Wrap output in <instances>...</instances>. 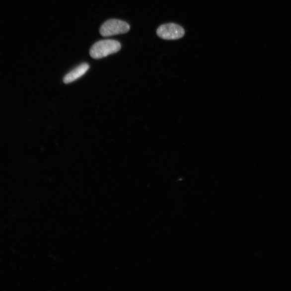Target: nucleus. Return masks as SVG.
<instances>
[{"label":"nucleus","instance_id":"7ed1b4c3","mask_svg":"<svg viewBox=\"0 0 291 291\" xmlns=\"http://www.w3.org/2000/svg\"><path fill=\"white\" fill-rule=\"evenodd\" d=\"M185 30L175 23L162 24L156 30L157 35L166 40H179L185 35Z\"/></svg>","mask_w":291,"mask_h":291},{"label":"nucleus","instance_id":"f257e3e1","mask_svg":"<svg viewBox=\"0 0 291 291\" xmlns=\"http://www.w3.org/2000/svg\"><path fill=\"white\" fill-rule=\"evenodd\" d=\"M120 49L121 44L117 41H100L93 44L90 50V55L94 59H100L118 52Z\"/></svg>","mask_w":291,"mask_h":291},{"label":"nucleus","instance_id":"20e7f679","mask_svg":"<svg viewBox=\"0 0 291 291\" xmlns=\"http://www.w3.org/2000/svg\"><path fill=\"white\" fill-rule=\"evenodd\" d=\"M89 68V65L87 63H83L68 73L63 79V81L66 84L72 83L83 75Z\"/></svg>","mask_w":291,"mask_h":291},{"label":"nucleus","instance_id":"f03ea898","mask_svg":"<svg viewBox=\"0 0 291 291\" xmlns=\"http://www.w3.org/2000/svg\"><path fill=\"white\" fill-rule=\"evenodd\" d=\"M130 29V25L127 22L117 19H111L106 21L101 26L100 33L104 37H109L125 34Z\"/></svg>","mask_w":291,"mask_h":291}]
</instances>
